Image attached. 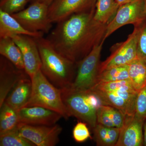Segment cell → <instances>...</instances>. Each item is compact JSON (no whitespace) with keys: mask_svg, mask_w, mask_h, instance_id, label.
<instances>
[{"mask_svg":"<svg viewBox=\"0 0 146 146\" xmlns=\"http://www.w3.org/2000/svg\"><path fill=\"white\" fill-rule=\"evenodd\" d=\"M95 8L56 23L47 38L59 53L76 64L104 40L107 25L95 21Z\"/></svg>","mask_w":146,"mask_h":146,"instance_id":"cell-1","label":"cell"},{"mask_svg":"<svg viewBox=\"0 0 146 146\" xmlns=\"http://www.w3.org/2000/svg\"><path fill=\"white\" fill-rule=\"evenodd\" d=\"M34 38L41 57L42 73L58 89L70 87L76 78L77 64L59 53L47 38Z\"/></svg>","mask_w":146,"mask_h":146,"instance_id":"cell-2","label":"cell"},{"mask_svg":"<svg viewBox=\"0 0 146 146\" xmlns=\"http://www.w3.org/2000/svg\"><path fill=\"white\" fill-rule=\"evenodd\" d=\"M60 90L63 103L70 117L86 123L94 129L97 124V111L104 105L100 97L91 90L77 91L70 87Z\"/></svg>","mask_w":146,"mask_h":146,"instance_id":"cell-3","label":"cell"},{"mask_svg":"<svg viewBox=\"0 0 146 146\" xmlns=\"http://www.w3.org/2000/svg\"><path fill=\"white\" fill-rule=\"evenodd\" d=\"M31 80V96L25 107L41 106L59 113L65 119L71 117L62 100L61 90L54 85L41 70Z\"/></svg>","mask_w":146,"mask_h":146,"instance_id":"cell-4","label":"cell"},{"mask_svg":"<svg viewBox=\"0 0 146 146\" xmlns=\"http://www.w3.org/2000/svg\"><path fill=\"white\" fill-rule=\"evenodd\" d=\"M105 40L96 45L90 53L77 64L76 78L71 88L77 91L90 90L96 84L100 60Z\"/></svg>","mask_w":146,"mask_h":146,"instance_id":"cell-5","label":"cell"},{"mask_svg":"<svg viewBox=\"0 0 146 146\" xmlns=\"http://www.w3.org/2000/svg\"><path fill=\"white\" fill-rule=\"evenodd\" d=\"M100 97L104 105L119 110L125 115H135V105L138 92L133 88L130 80L116 89L110 91L91 89Z\"/></svg>","mask_w":146,"mask_h":146,"instance_id":"cell-6","label":"cell"},{"mask_svg":"<svg viewBox=\"0 0 146 146\" xmlns=\"http://www.w3.org/2000/svg\"><path fill=\"white\" fill-rule=\"evenodd\" d=\"M48 8L49 6L45 4L35 2L30 4L27 8L11 15L28 31L48 34L53 24L49 18Z\"/></svg>","mask_w":146,"mask_h":146,"instance_id":"cell-7","label":"cell"},{"mask_svg":"<svg viewBox=\"0 0 146 146\" xmlns=\"http://www.w3.org/2000/svg\"><path fill=\"white\" fill-rule=\"evenodd\" d=\"M146 20L145 0H132L119 6L115 16L107 24L104 39L126 25H140Z\"/></svg>","mask_w":146,"mask_h":146,"instance_id":"cell-8","label":"cell"},{"mask_svg":"<svg viewBox=\"0 0 146 146\" xmlns=\"http://www.w3.org/2000/svg\"><path fill=\"white\" fill-rule=\"evenodd\" d=\"M141 24L134 26L133 32L126 41L112 47L110 55L100 63L98 74L112 67L128 65L137 59V43Z\"/></svg>","mask_w":146,"mask_h":146,"instance_id":"cell-9","label":"cell"},{"mask_svg":"<svg viewBox=\"0 0 146 146\" xmlns=\"http://www.w3.org/2000/svg\"><path fill=\"white\" fill-rule=\"evenodd\" d=\"M20 134L37 146H54L59 142L63 128L58 125H33L20 123L18 126Z\"/></svg>","mask_w":146,"mask_h":146,"instance_id":"cell-10","label":"cell"},{"mask_svg":"<svg viewBox=\"0 0 146 146\" xmlns=\"http://www.w3.org/2000/svg\"><path fill=\"white\" fill-rule=\"evenodd\" d=\"M97 0H54L49 6L48 16L52 23L75 14L96 8Z\"/></svg>","mask_w":146,"mask_h":146,"instance_id":"cell-11","label":"cell"},{"mask_svg":"<svg viewBox=\"0 0 146 146\" xmlns=\"http://www.w3.org/2000/svg\"><path fill=\"white\" fill-rule=\"evenodd\" d=\"M11 38L20 48L23 59L25 70L31 78L42 67V61L39 49L34 37L26 35H16Z\"/></svg>","mask_w":146,"mask_h":146,"instance_id":"cell-12","label":"cell"},{"mask_svg":"<svg viewBox=\"0 0 146 146\" xmlns=\"http://www.w3.org/2000/svg\"><path fill=\"white\" fill-rule=\"evenodd\" d=\"M28 75L25 70L17 68L8 59L1 56L0 107L16 84L21 79Z\"/></svg>","mask_w":146,"mask_h":146,"instance_id":"cell-13","label":"cell"},{"mask_svg":"<svg viewBox=\"0 0 146 146\" xmlns=\"http://www.w3.org/2000/svg\"><path fill=\"white\" fill-rule=\"evenodd\" d=\"M18 112L20 122L30 125H53L63 117L59 113L41 106L24 107Z\"/></svg>","mask_w":146,"mask_h":146,"instance_id":"cell-14","label":"cell"},{"mask_svg":"<svg viewBox=\"0 0 146 146\" xmlns=\"http://www.w3.org/2000/svg\"><path fill=\"white\" fill-rule=\"evenodd\" d=\"M144 120L125 115L123 126L120 128L119 139L115 146H141L144 145L143 128Z\"/></svg>","mask_w":146,"mask_h":146,"instance_id":"cell-15","label":"cell"},{"mask_svg":"<svg viewBox=\"0 0 146 146\" xmlns=\"http://www.w3.org/2000/svg\"><path fill=\"white\" fill-rule=\"evenodd\" d=\"M32 84L28 75L22 78L11 91L5 102L17 111L26 106L31 96Z\"/></svg>","mask_w":146,"mask_h":146,"instance_id":"cell-16","label":"cell"},{"mask_svg":"<svg viewBox=\"0 0 146 146\" xmlns=\"http://www.w3.org/2000/svg\"><path fill=\"white\" fill-rule=\"evenodd\" d=\"M42 32L29 31L11 14L0 10V38L12 37L16 35H26L33 37H42Z\"/></svg>","mask_w":146,"mask_h":146,"instance_id":"cell-17","label":"cell"},{"mask_svg":"<svg viewBox=\"0 0 146 146\" xmlns=\"http://www.w3.org/2000/svg\"><path fill=\"white\" fill-rule=\"evenodd\" d=\"M0 54L17 68L25 70L21 50L11 37L0 38Z\"/></svg>","mask_w":146,"mask_h":146,"instance_id":"cell-18","label":"cell"},{"mask_svg":"<svg viewBox=\"0 0 146 146\" xmlns=\"http://www.w3.org/2000/svg\"><path fill=\"white\" fill-rule=\"evenodd\" d=\"M119 7L115 0H97L94 19L100 23L107 25L115 16Z\"/></svg>","mask_w":146,"mask_h":146,"instance_id":"cell-19","label":"cell"},{"mask_svg":"<svg viewBox=\"0 0 146 146\" xmlns=\"http://www.w3.org/2000/svg\"><path fill=\"white\" fill-rule=\"evenodd\" d=\"M129 78L132 86L137 92L146 86V65L139 59L128 65Z\"/></svg>","mask_w":146,"mask_h":146,"instance_id":"cell-20","label":"cell"},{"mask_svg":"<svg viewBox=\"0 0 146 146\" xmlns=\"http://www.w3.org/2000/svg\"><path fill=\"white\" fill-rule=\"evenodd\" d=\"M0 108V133L17 127L20 123L18 111L5 102Z\"/></svg>","mask_w":146,"mask_h":146,"instance_id":"cell-21","label":"cell"},{"mask_svg":"<svg viewBox=\"0 0 146 146\" xmlns=\"http://www.w3.org/2000/svg\"><path fill=\"white\" fill-rule=\"evenodd\" d=\"M129 79L128 65H121L108 68L99 73L96 84Z\"/></svg>","mask_w":146,"mask_h":146,"instance_id":"cell-22","label":"cell"},{"mask_svg":"<svg viewBox=\"0 0 146 146\" xmlns=\"http://www.w3.org/2000/svg\"><path fill=\"white\" fill-rule=\"evenodd\" d=\"M1 146H34L33 143L23 137L18 131V127L2 133H0Z\"/></svg>","mask_w":146,"mask_h":146,"instance_id":"cell-23","label":"cell"},{"mask_svg":"<svg viewBox=\"0 0 146 146\" xmlns=\"http://www.w3.org/2000/svg\"><path fill=\"white\" fill-rule=\"evenodd\" d=\"M28 0H0V10L10 14L25 9Z\"/></svg>","mask_w":146,"mask_h":146,"instance_id":"cell-24","label":"cell"},{"mask_svg":"<svg viewBox=\"0 0 146 146\" xmlns=\"http://www.w3.org/2000/svg\"><path fill=\"white\" fill-rule=\"evenodd\" d=\"M137 55V59L146 65V20L140 25Z\"/></svg>","mask_w":146,"mask_h":146,"instance_id":"cell-25","label":"cell"},{"mask_svg":"<svg viewBox=\"0 0 146 146\" xmlns=\"http://www.w3.org/2000/svg\"><path fill=\"white\" fill-rule=\"evenodd\" d=\"M134 115L141 119L146 120V86L138 92L135 102Z\"/></svg>","mask_w":146,"mask_h":146,"instance_id":"cell-26","label":"cell"},{"mask_svg":"<svg viewBox=\"0 0 146 146\" xmlns=\"http://www.w3.org/2000/svg\"><path fill=\"white\" fill-rule=\"evenodd\" d=\"M87 123L80 121L74 127L73 130V137L77 143H81L91 138V134Z\"/></svg>","mask_w":146,"mask_h":146,"instance_id":"cell-27","label":"cell"},{"mask_svg":"<svg viewBox=\"0 0 146 146\" xmlns=\"http://www.w3.org/2000/svg\"><path fill=\"white\" fill-rule=\"evenodd\" d=\"M93 130L94 138L97 145L108 146V127L97 123Z\"/></svg>","mask_w":146,"mask_h":146,"instance_id":"cell-28","label":"cell"},{"mask_svg":"<svg viewBox=\"0 0 146 146\" xmlns=\"http://www.w3.org/2000/svg\"><path fill=\"white\" fill-rule=\"evenodd\" d=\"M97 123L100 124L108 127H115L112 122L108 105H102L97 113Z\"/></svg>","mask_w":146,"mask_h":146,"instance_id":"cell-29","label":"cell"},{"mask_svg":"<svg viewBox=\"0 0 146 146\" xmlns=\"http://www.w3.org/2000/svg\"><path fill=\"white\" fill-rule=\"evenodd\" d=\"M120 128L108 127V146H115L119 139Z\"/></svg>","mask_w":146,"mask_h":146,"instance_id":"cell-30","label":"cell"},{"mask_svg":"<svg viewBox=\"0 0 146 146\" xmlns=\"http://www.w3.org/2000/svg\"><path fill=\"white\" fill-rule=\"evenodd\" d=\"M53 1L54 0H28V3L31 4L35 2H39L49 6Z\"/></svg>","mask_w":146,"mask_h":146,"instance_id":"cell-31","label":"cell"},{"mask_svg":"<svg viewBox=\"0 0 146 146\" xmlns=\"http://www.w3.org/2000/svg\"><path fill=\"white\" fill-rule=\"evenodd\" d=\"M132 0H115L116 2L119 5V6L122 5L127 3L129 2Z\"/></svg>","mask_w":146,"mask_h":146,"instance_id":"cell-32","label":"cell"},{"mask_svg":"<svg viewBox=\"0 0 146 146\" xmlns=\"http://www.w3.org/2000/svg\"><path fill=\"white\" fill-rule=\"evenodd\" d=\"M143 129L144 145L146 146V119L144 123Z\"/></svg>","mask_w":146,"mask_h":146,"instance_id":"cell-33","label":"cell"},{"mask_svg":"<svg viewBox=\"0 0 146 146\" xmlns=\"http://www.w3.org/2000/svg\"><path fill=\"white\" fill-rule=\"evenodd\" d=\"M145 11L146 13V0H145Z\"/></svg>","mask_w":146,"mask_h":146,"instance_id":"cell-34","label":"cell"}]
</instances>
